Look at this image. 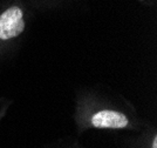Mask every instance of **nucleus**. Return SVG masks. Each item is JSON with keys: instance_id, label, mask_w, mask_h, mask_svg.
Returning a JSON list of instances; mask_svg holds the SVG:
<instances>
[{"instance_id": "2", "label": "nucleus", "mask_w": 157, "mask_h": 148, "mask_svg": "<svg viewBox=\"0 0 157 148\" xmlns=\"http://www.w3.org/2000/svg\"><path fill=\"white\" fill-rule=\"evenodd\" d=\"M128 123L127 116L116 110H100L92 118V125L96 128H124Z\"/></svg>"}, {"instance_id": "3", "label": "nucleus", "mask_w": 157, "mask_h": 148, "mask_svg": "<svg viewBox=\"0 0 157 148\" xmlns=\"http://www.w3.org/2000/svg\"><path fill=\"white\" fill-rule=\"evenodd\" d=\"M151 147L152 148H157V136L154 138V140H152V143H151Z\"/></svg>"}, {"instance_id": "1", "label": "nucleus", "mask_w": 157, "mask_h": 148, "mask_svg": "<svg viewBox=\"0 0 157 148\" xmlns=\"http://www.w3.org/2000/svg\"><path fill=\"white\" fill-rule=\"evenodd\" d=\"M25 28L22 11L19 7H10L0 15V39L8 40L18 37Z\"/></svg>"}]
</instances>
